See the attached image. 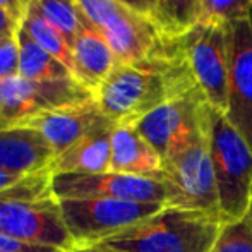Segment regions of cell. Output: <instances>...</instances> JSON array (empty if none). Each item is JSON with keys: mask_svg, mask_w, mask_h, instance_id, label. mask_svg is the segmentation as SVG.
<instances>
[{"mask_svg": "<svg viewBox=\"0 0 252 252\" xmlns=\"http://www.w3.org/2000/svg\"><path fill=\"white\" fill-rule=\"evenodd\" d=\"M53 192L63 197H110L134 202H155L166 206V189L161 180L150 177L105 172L94 175L84 173H53Z\"/></svg>", "mask_w": 252, "mask_h": 252, "instance_id": "8fae6325", "label": "cell"}, {"mask_svg": "<svg viewBox=\"0 0 252 252\" xmlns=\"http://www.w3.org/2000/svg\"><path fill=\"white\" fill-rule=\"evenodd\" d=\"M24 177H28V175H24V173H12V172H3V170H0V192L5 190V189H9V187L16 186V184L21 182Z\"/></svg>", "mask_w": 252, "mask_h": 252, "instance_id": "f1b7e54d", "label": "cell"}, {"mask_svg": "<svg viewBox=\"0 0 252 252\" xmlns=\"http://www.w3.org/2000/svg\"><path fill=\"white\" fill-rule=\"evenodd\" d=\"M76 3L106 40L119 63L144 60L165 50L168 43L155 21L119 0H76Z\"/></svg>", "mask_w": 252, "mask_h": 252, "instance_id": "8992f818", "label": "cell"}, {"mask_svg": "<svg viewBox=\"0 0 252 252\" xmlns=\"http://www.w3.org/2000/svg\"><path fill=\"white\" fill-rule=\"evenodd\" d=\"M21 26L28 31L31 38L40 45L43 50H47L50 55L63 63L74 76V53L72 45L67 40V36L41 12L38 3L31 0L21 19Z\"/></svg>", "mask_w": 252, "mask_h": 252, "instance_id": "d6986e66", "label": "cell"}, {"mask_svg": "<svg viewBox=\"0 0 252 252\" xmlns=\"http://www.w3.org/2000/svg\"><path fill=\"white\" fill-rule=\"evenodd\" d=\"M106 124L112 122L103 115L96 100L93 98L90 101L47 112L28 122L24 127L38 130L50 144L53 155L59 156L70 146L79 143L88 134Z\"/></svg>", "mask_w": 252, "mask_h": 252, "instance_id": "4fadbf2b", "label": "cell"}, {"mask_svg": "<svg viewBox=\"0 0 252 252\" xmlns=\"http://www.w3.org/2000/svg\"><path fill=\"white\" fill-rule=\"evenodd\" d=\"M209 103L201 90L165 103L136 124V129L161 159L206 132Z\"/></svg>", "mask_w": 252, "mask_h": 252, "instance_id": "30bf717a", "label": "cell"}, {"mask_svg": "<svg viewBox=\"0 0 252 252\" xmlns=\"http://www.w3.org/2000/svg\"><path fill=\"white\" fill-rule=\"evenodd\" d=\"M0 252H63L57 247L40 246V244H30L19 240L16 237H9L0 233Z\"/></svg>", "mask_w": 252, "mask_h": 252, "instance_id": "d4e9b609", "label": "cell"}, {"mask_svg": "<svg viewBox=\"0 0 252 252\" xmlns=\"http://www.w3.org/2000/svg\"><path fill=\"white\" fill-rule=\"evenodd\" d=\"M119 2L126 3L127 7L134 9L136 12L143 14V16L150 17L151 21L156 23V14H158V0H119Z\"/></svg>", "mask_w": 252, "mask_h": 252, "instance_id": "484cf974", "label": "cell"}, {"mask_svg": "<svg viewBox=\"0 0 252 252\" xmlns=\"http://www.w3.org/2000/svg\"><path fill=\"white\" fill-rule=\"evenodd\" d=\"M70 252H117V251H112V249H108V247H103V246H98V244H94V246L76 247V249H72Z\"/></svg>", "mask_w": 252, "mask_h": 252, "instance_id": "f546056e", "label": "cell"}, {"mask_svg": "<svg viewBox=\"0 0 252 252\" xmlns=\"http://www.w3.org/2000/svg\"><path fill=\"white\" fill-rule=\"evenodd\" d=\"M53 159V150L38 130L0 129V170L30 175L52 170Z\"/></svg>", "mask_w": 252, "mask_h": 252, "instance_id": "9a60e30c", "label": "cell"}, {"mask_svg": "<svg viewBox=\"0 0 252 252\" xmlns=\"http://www.w3.org/2000/svg\"><path fill=\"white\" fill-rule=\"evenodd\" d=\"M252 14V0H201L199 21L228 24Z\"/></svg>", "mask_w": 252, "mask_h": 252, "instance_id": "603a6c76", "label": "cell"}, {"mask_svg": "<svg viewBox=\"0 0 252 252\" xmlns=\"http://www.w3.org/2000/svg\"><path fill=\"white\" fill-rule=\"evenodd\" d=\"M34 2L72 45L81 23V10L76 0H34Z\"/></svg>", "mask_w": 252, "mask_h": 252, "instance_id": "7402d4cb", "label": "cell"}, {"mask_svg": "<svg viewBox=\"0 0 252 252\" xmlns=\"http://www.w3.org/2000/svg\"><path fill=\"white\" fill-rule=\"evenodd\" d=\"M230 76L225 115L252 150V17L228 23Z\"/></svg>", "mask_w": 252, "mask_h": 252, "instance_id": "7c38bea8", "label": "cell"}, {"mask_svg": "<svg viewBox=\"0 0 252 252\" xmlns=\"http://www.w3.org/2000/svg\"><path fill=\"white\" fill-rule=\"evenodd\" d=\"M211 252H252V199L244 216L223 223Z\"/></svg>", "mask_w": 252, "mask_h": 252, "instance_id": "44dd1931", "label": "cell"}, {"mask_svg": "<svg viewBox=\"0 0 252 252\" xmlns=\"http://www.w3.org/2000/svg\"><path fill=\"white\" fill-rule=\"evenodd\" d=\"M251 17H252V14H251Z\"/></svg>", "mask_w": 252, "mask_h": 252, "instance_id": "1f68e13d", "label": "cell"}, {"mask_svg": "<svg viewBox=\"0 0 252 252\" xmlns=\"http://www.w3.org/2000/svg\"><path fill=\"white\" fill-rule=\"evenodd\" d=\"M19 23L14 16H10L9 12L0 9V38L12 36L16 33V30L19 28Z\"/></svg>", "mask_w": 252, "mask_h": 252, "instance_id": "83f0119b", "label": "cell"}, {"mask_svg": "<svg viewBox=\"0 0 252 252\" xmlns=\"http://www.w3.org/2000/svg\"><path fill=\"white\" fill-rule=\"evenodd\" d=\"M179 41L206 100L213 108L225 112L230 76L228 24L197 21Z\"/></svg>", "mask_w": 252, "mask_h": 252, "instance_id": "9c48e42d", "label": "cell"}, {"mask_svg": "<svg viewBox=\"0 0 252 252\" xmlns=\"http://www.w3.org/2000/svg\"><path fill=\"white\" fill-rule=\"evenodd\" d=\"M209 153L223 221H235L252 199V150L225 112L209 105Z\"/></svg>", "mask_w": 252, "mask_h": 252, "instance_id": "277c9868", "label": "cell"}, {"mask_svg": "<svg viewBox=\"0 0 252 252\" xmlns=\"http://www.w3.org/2000/svg\"><path fill=\"white\" fill-rule=\"evenodd\" d=\"M94 93L74 77L33 81L21 76L0 81V129L24 127L47 112L90 101Z\"/></svg>", "mask_w": 252, "mask_h": 252, "instance_id": "ba28073f", "label": "cell"}, {"mask_svg": "<svg viewBox=\"0 0 252 252\" xmlns=\"http://www.w3.org/2000/svg\"><path fill=\"white\" fill-rule=\"evenodd\" d=\"M74 77L88 90L94 91L119 63V59L101 33L81 12L79 31L72 43Z\"/></svg>", "mask_w": 252, "mask_h": 252, "instance_id": "5bb4252c", "label": "cell"}, {"mask_svg": "<svg viewBox=\"0 0 252 252\" xmlns=\"http://www.w3.org/2000/svg\"><path fill=\"white\" fill-rule=\"evenodd\" d=\"M2 40H3V38H0V41H2Z\"/></svg>", "mask_w": 252, "mask_h": 252, "instance_id": "4dcf8cb0", "label": "cell"}, {"mask_svg": "<svg viewBox=\"0 0 252 252\" xmlns=\"http://www.w3.org/2000/svg\"><path fill=\"white\" fill-rule=\"evenodd\" d=\"M59 204L76 247L100 244L165 208V204L155 202L110 197H63L59 199Z\"/></svg>", "mask_w": 252, "mask_h": 252, "instance_id": "52a82bcc", "label": "cell"}, {"mask_svg": "<svg viewBox=\"0 0 252 252\" xmlns=\"http://www.w3.org/2000/svg\"><path fill=\"white\" fill-rule=\"evenodd\" d=\"M201 0H158L156 26L166 38H179L199 21Z\"/></svg>", "mask_w": 252, "mask_h": 252, "instance_id": "ffe728a7", "label": "cell"}, {"mask_svg": "<svg viewBox=\"0 0 252 252\" xmlns=\"http://www.w3.org/2000/svg\"><path fill=\"white\" fill-rule=\"evenodd\" d=\"M201 90L179 38L144 60L117 63L94 91L101 113L113 126H136L165 103Z\"/></svg>", "mask_w": 252, "mask_h": 252, "instance_id": "6da1fadb", "label": "cell"}, {"mask_svg": "<svg viewBox=\"0 0 252 252\" xmlns=\"http://www.w3.org/2000/svg\"><path fill=\"white\" fill-rule=\"evenodd\" d=\"M30 2L31 0H0V9L9 12L17 21H21L24 12H26L28 5H30Z\"/></svg>", "mask_w": 252, "mask_h": 252, "instance_id": "4316f807", "label": "cell"}, {"mask_svg": "<svg viewBox=\"0 0 252 252\" xmlns=\"http://www.w3.org/2000/svg\"><path fill=\"white\" fill-rule=\"evenodd\" d=\"M159 180L166 189V206L208 211L221 216L208 129L163 159Z\"/></svg>", "mask_w": 252, "mask_h": 252, "instance_id": "5b68a950", "label": "cell"}, {"mask_svg": "<svg viewBox=\"0 0 252 252\" xmlns=\"http://www.w3.org/2000/svg\"><path fill=\"white\" fill-rule=\"evenodd\" d=\"M223 223L215 213L165 206L98 246L117 252H211Z\"/></svg>", "mask_w": 252, "mask_h": 252, "instance_id": "3957f363", "label": "cell"}, {"mask_svg": "<svg viewBox=\"0 0 252 252\" xmlns=\"http://www.w3.org/2000/svg\"><path fill=\"white\" fill-rule=\"evenodd\" d=\"M16 76H19V45L14 33L0 41V81Z\"/></svg>", "mask_w": 252, "mask_h": 252, "instance_id": "cb8c5ba5", "label": "cell"}, {"mask_svg": "<svg viewBox=\"0 0 252 252\" xmlns=\"http://www.w3.org/2000/svg\"><path fill=\"white\" fill-rule=\"evenodd\" d=\"M113 124H106L93 130L86 137L55 156L52 163V173H94L110 172L112 161V130Z\"/></svg>", "mask_w": 252, "mask_h": 252, "instance_id": "e0dca14e", "label": "cell"}, {"mask_svg": "<svg viewBox=\"0 0 252 252\" xmlns=\"http://www.w3.org/2000/svg\"><path fill=\"white\" fill-rule=\"evenodd\" d=\"M52 170L31 173L0 192V233L63 252L76 249L53 192Z\"/></svg>", "mask_w": 252, "mask_h": 252, "instance_id": "7a4b0ae2", "label": "cell"}, {"mask_svg": "<svg viewBox=\"0 0 252 252\" xmlns=\"http://www.w3.org/2000/svg\"><path fill=\"white\" fill-rule=\"evenodd\" d=\"M19 45V76L33 81H57L74 77L72 72L60 60L40 47L28 31L21 26L16 31ZM76 79V77H74Z\"/></svg>", "mask_w": 252, "mask_h": 252, "instance_id": "ac0fdd59", "label": "cell"}, {"mask_svg": "<svg viewBox=\"0 0 252 252\" xmlns=\"http://www.w3.org/2000/svg\"><path fill=\"white\" fill-rule=\"evenodd\" d=\"M110 172L159 180L163 159L134 126H115L112 130Z\"/></svg>", "mask_w": 252, "mask_h": 252, "instance_id": "2e32d148", "label": "cell"}]
</instances>
